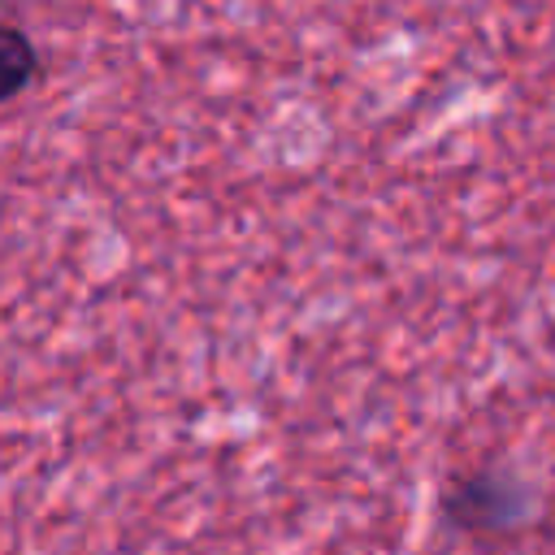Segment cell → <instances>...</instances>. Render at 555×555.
Returning a JSON list of instances; mask_svg holds the SVG:
<instances>
[{"mask_svg": "<svg viewBox=\"0 0 555 555\" xmlns=\"http://www.w3.org/2000/svg\"><path fill=\"white\" fill-rule=\"evenodd\" d=\"M442 512L464 533H507L529 516V490L503 468H481L447 490Z\"/></svg>", "mask_w": 555, "mask_h": 555, "instance_id": "cell-1", "label": "cell"}, {"mask_svg": "<svg viewBox=\"0 0 555 555\" xmlns=\"http://www.w3.org/2000/svg\"><path fill=\"white\" fill-rule=\"evenodd\" d=\"M35 74H39L35 43L26 39L22 26H9L4 39H0V91H4V100H17L35 82Z\"/></svg>", "mask_w": 555, "mask_h": 555, "instance_id": "cell-2", "label": "cell"}]
</instances>
